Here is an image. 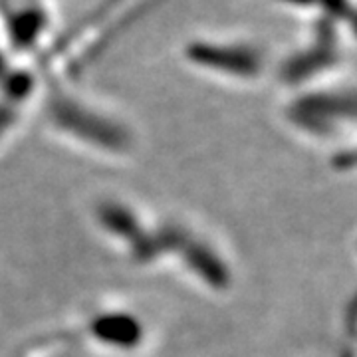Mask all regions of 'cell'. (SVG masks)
<instances>
[{"instance_id": "6da1fadb", "label": "cell", "mask_w": 357, "mask_h": 357, "mask_svg": "<svg viewBox=\"0 0 357 357\" xmlns=\"http://www.w3.org/2000/svg\"><path fill=\"white\" fill-rule=\"evenodd\" d=\"M157 4L161 0H102L66 40L52 46L48 58L54 64H60L64 58L66 66L84 62L112 44Z\"/></svg>"}, {"instance_id": "7a4b0ae2", "label": "cell", "mask_w": 357, "mask_h": 357, "mask_svg": "<svg viewBox=\"0 0 357 357\" xmlns=\"http://www.w3.org/2000/svg\"><path fill=\"white\" fill-rule=\"evenodd\" d=\"M56 10L52 0H0V32L18 56L54 46Z\"/></svg>"}]
</instances>
